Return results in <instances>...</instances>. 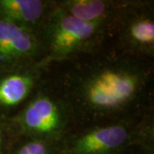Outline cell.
Returning <instances> with one entry per match:
<instances>
[{
  "label": "cell",
  "mask_w": 154,
  "mask_h": 154,
  "mask_svg": "<svg viewBox=\"0 0 154 154\" xmlns=\"http://www.w3.org/2000/svg\"><path fill=\"white\" fill-rule=\"evenodd\" d=\"M152 3L125 1L111 24L121 52L137 58L154 56V18Z\"/></svg>",
  "instance_id": "obj_5"
},
{
  "label": "cell",
  "mask_w": 154,
  "mask_h": 154,
  "mask_svg": "<svg viewBox=\"0 0 154 154\" xmlns=\"http://www.w3.org/2000/svg\"><path fill=\"white\" fill-rule=\"evenodd\" d=\"M121 154H154L153 145H138L129 147Z\"/></svg>",
  "instance_id": "obj_12"
},
{
  "label": "cell",
  "mask_w": 154,
  "mask_h": 154,
  "mask_svg": "<svg viewBox=\"0 0 154 154\" xmlns=\"http://www.w3.org/2000/svg\"><path fill=\"white\" fill-rule=\"evenodd\" d=\"M8 154H59V143L38 138L18 136L13 139Z\"/></svg>",
  "instance_id": "obj_10"
},
{
  "label": "cell",
  "mask_w": 154,
  "mask_h": 154,
  "mask_svg": "<svg viewBox=\"0 0 154 154\" xmlns=\"http://www.w3.org/2000/svg\"><path fill=\"white\" fill-rule=\"evenodd\" d=\"M53 1L0 0V17L38 35Z\"/></svg>",
  "instance_id": "obj_8"
},
{
  "label": "cell",
  "mask_w": 154,
  "mask_h": 154,
  "mask_svg": "<svg viewBox=\"0 0 154 154\" xmlns=\"http://www.w3.org/2000/svg\"><path fill=\"white\" fill-rule=\"evenodd\" d=\"M125 1L108 0H62L56 5L72 17L86 22L111 24Z\"/></svg>",
  "instance_id": "obj_9"
},
{
  "label": "cell",
  "mask_w": 154,
  "mask_h": 154,
  "mask_svg": "<svg viewBox=\"0 0 154 154\" xmlns=\"http://www.w3.org/2000/svg\"><path fill=\"white\" fill-rule=\"evenodd\" d=\"M82 57L65 75L59 93L77 122L94 124L140 116L152 74L144 59L122 52Z\"/></svg>",
  "instance_id": "obj_1"
},
{
  "label": "cell",
  "mask_w": 154,
  "mask_h": 154,
  "mask_svg": "<svg viewBox=\"0 0 154 154\" xmlns=\"http://www.w3.org/2000/svg\"><path fill=\"white\" fill-rule=\"evenodd\" d=\"M13 134L5 117L0 116V154H8Z\"/></svg>",
  "instance_id": "obj_11"
},
{
  "label": "cell",
  "mask_w": 154,
  "mask_h": 154,
  "mask_svg": "<svg viewBox=\"0 0 154 154\" xmlns=\"http://www.w3.org/2000/svg\"><path fill=\"white\" fill-rule=\"evenodd\" d=\"M5 118L14 138L28 136L55 143H60L78 123L59 93L40 87L17 113Z\"/></svg>",
  "instance_id": "obj_4"
},
{
  "label": "cell",
  "mask_w": 154,
  "mask_h": 154,
  "mask_svg": "<svg viewBox=\"0 0 154 154\" xmlns=\"http://www.w3.org/2000/svg\"><path fill=\"white\" fill-rule=\"evenodd\" d=\"M38 35L0 17V75L40 63Z\"/></svg>",
  "instance_id": "obj_6"
},
{
  "label": "cell",
  "mask_w": 154,
  "mask_h": 154,
  "mask_svg": "<svg viewBox=\"0 0 154 154\" xmlns=\"http://www.w3.org/2000/svg\"><path fill=\"white\" fill-rule=\"evenodd\" d=\"M45 67L38 63L0 75V113L5 114L26 104L40 86Z\"/></svg>",
  "instance_id": "obj_7"
},
{
  "label": "cell",
  "mask_w": 154,
  "mask_h": 154,
  "mask_svg": "<svg viewBox=\"0 0 154 154\" xmlns=\"http://www.w3.org/2000/svg\"><path fill=\"white\" fill-rule=\"evenodd\" d=\"M153 121L145 115L74 129L59 143V154H121L138 145H153Z\"/></svg>",
  "instance_id": "obj_3"
},
{
  "label": "cell",
  "mask_w": 154,
  "mask_h": 154,
  "mask_svg": "<svg viewBox=\"0 0 154 154\" xmlns=\"http://www.w3.org/2000/svg\"><path fill=\"white\" fill-rule=\"evenodd\" d=\"M110 30L109 24L72 17L54 2L38 32L40 63L47 67L51 63L94 54L100 50Z\"/></svg>",
  "instance_id": "obj_2"
}]
</instances>
